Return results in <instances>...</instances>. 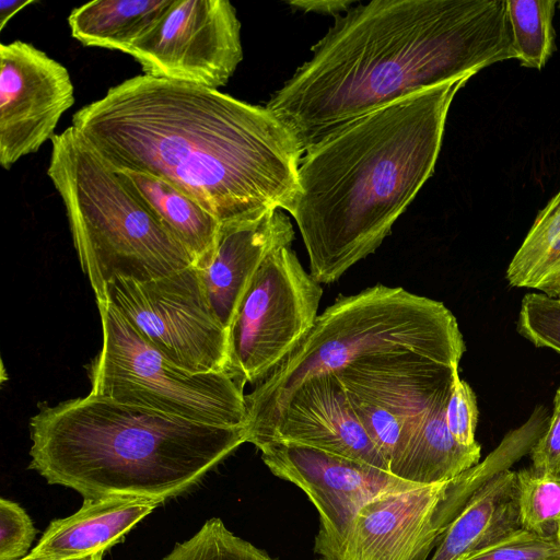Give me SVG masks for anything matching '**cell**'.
Instances as JSON below:
<instances>
[{"label":"cell","instance_id":"obj_1","mask_svg":"<svg viewBox=\"0 0 560 560\" xmlns=\"http://www.w3.org/2000/svg\"><path fill=\"white\" fill-rule=\"evenodd\" d=\"M114 170L170 183L221 223L290 211L303 151L266 106L219 90L129 78L84 105L72 125Z\"/></svg>","mask_w":560,"mask_h":560},{"label":"cell","instance_id":"obj_2","mask_svg":"<svg viewBox=\"0 0 560 560\" xmlns=\"http://www.w3.org/2000/svg\"><path fill=\"white\" fill-rule=\"evenodd\" d=\"M311 50L266 105L303 154L355 118L516 59L505 0H374Z\"/></svg>","mask_w":560,"mask_h":560},{"label":"cell","instance_id":"obj_3","mask_svg":"<svg viewBox=\"0 0 560 560\" xmlns=\"http://www.w3.org/2000/svg\"><path fill=\"white\" fill-rule=\"evenodd\" d=\"M470 78L355 118L304 152L289 213L319 284L338 280L390 233L433 174L452 101Z\"/></svg>","mask_w":560,"mask_h":560},{"label":"cell","instance_id":"obj_4","mask_svg":"<svg viewBox=\"0 0 560 560\" xmlns=\"http://www.w3.org/2000/svg\"><path fill=\"white\" fill-rule=\"evenodd\" d=\"M30 468L84 500L164 502L247 442L246 427L214 425L89 394L30 419Z\"/></svg>","mask_w":560,"mask_h":560},{"label":"cell","instance_id":"obj_5","mask_svg":"<svg viewBox=\"0 0 560 560\" xmlns=\"http://www.w3.org/2000/svg\"><path fill=\"white\" fill-rule=\"evenodd\" d=\"M465 351L457 319L442 302L384 284L341 295L318 315L288 357L245 395L246 431L260 425L295 387L313 376L416 361L458 366Z\"/></svg>","mask_w":560,"mask_h":560},{"label":"cell","instance_id":"obj_6","mask_svg":"<svg viewBox=\"0 0 560 560\" xmlns=\"http://www.w3.org/2000/svg\"><path fill=\"white\" fill-rule=\"evenodd\" d=\"M47 175L60 195L96 302L117 278L148 281L187 268L184 246L73 126L51 139Z\"/></svg>","mask_w":560,"mask_h":560},{"label":"cell","instance_id":"obj_7","mask_svg":"<svg viewBox=\"0 0 560 560\" xmlns=\"http://www.w3.org/2000/svg\"><path fill=\"white\" fill-rule=\"evenodd\" d=\"M102 348L91 394L214 425L247 424L243 387L228 372L191 373L150 343L108 301H97Z\"/></svg>","mask_w":560,"mask_h":560},{"label":"cell","instance_id":"obj_8","mask_svg":"<svg viewBox=\"0 0 560 560\" xmlns=\"http://www.w3.org/2000/svg\"><path fill=\"white\" fill-rule=\"evenodd\" d=\"M320 284L291 246L255 273L229 329L228 373L244 388L261 382L306 337L318 317Z\"/></svg>","mask_w":560,"mask_h":560},{"label":"cell","instance_id":"obj_9","mask_svg":"<svg viewBox=\"0 0 560 560\" xmlns=\"http://www.w3.org/2000/svg\"><path fill=\"white\" fill-rule=\"evenodd\" d=\"M105 300L177 366L228 372L229 330L213 314L196 266L148 281L117 278Z\"/></svg>","mask_w":560,"mask_h":560},{"label":"cell","instance_id":"obj_10","mask_svg":"<svg viewBox=\"0 0 560 560\" xmlns=\"http://www.w3.org/2000/svg\"><path fill=\"white\" fill-rule=\"evenodd\" d=\"M481 486L467 469L450 480L381 495L358 512L341 538L314 550L329 560H427Z\"/></svg>","mask_w":560,"mask_h":560},{"label":"cell","instance_id":"obj_11","mask_svg":"<svg viewBox=\"0 0 560 560\" xmlns=\"http://www.w3.org/2000/svg\"><path fill=\"white\" fill-rule=\"evenodd\" d=\"M144 74L219 90L243 59L241 22L226 0H175L127 52Z\"/></svg>","mask_w":560,"mask_h":560},{"label":"cell","instance_id":"obj_12","mask_svg":"<svg viewBox=\"0 0 560 560\" xmlns=\"http://www.w3.org/2000/svg\"><path fill=\"white\" fill-rule=\"evenodd\" d=\"M270 471L302 489L319 514L314 545L338 540L374 499L419 485L370 464L310 446L267 442L256 446Z\"/></svg>","mask_w":560,"mask_h":560},{"label":"cell","instance_id":"obj_13","mask_svg":"<svg viewBox=\"0 0 560 560\" xmlns=\"http://www.w3.org/2000/svg\"><path fill=\"white\" fill-rule=\"evenodd\" d=\"M74 104L67 68L30 43L0 45V164L9 170L55 136Z\"/></svg>","mask_w":560,"mask_h":560},{"label":"cell","instance_id":"obj_14","mask_svg":"<svg viewBox=\"0 0 560 560\" xmlns=\"http://www.w3.org/2000/svg\"><path fill=\"white\" fill-rule=\"evenodd\" d=\"M247 442L310 446L389 471L334 373L313 376L295 387L260 425L247 431Z\"/></svg>","mask_w":560,"mask_h":560},{"label":"cell","instance_id":"obj_15","mask_svg":"<svg viewBox=\"0 0 560 560\" xmlns=\"http://www.w3.org/2000/svg\"><path fill=\"white\" fill-rule=\"evenodd\" d=\"M293 240L292 223L282 210L221 223L213 258L199 270L212 312L228 330L262 262Z\"/></svg>","mask_w":560,"mask_h":560},{"label":"cell","instance_id":"obj_16","mask_svg":"<svg viewBox=\"0 0 560 560\" xmlns=\"http://www.w3.org/2000/svg\"><path fill=\"white\" fill-rule=\"evenodd\" d=\"M162 503L132 497L84 500L75 513L50 522L25 558L67 560L105 551Z\"/></svg>","mask_w":560,"mask_h":560},{"label":"cell","instance_id":"obj_17","mask_svg":"<svg viewBox=\"0 0 560 560\" xmlns=\"http://www.w3.org/2000/svg\"><path fill=\"white\" fill-rule=\"evenodd\" d=\"M521 528L516 471L508 469L472 495L445 532L431 560H462Z\"/></svg>","mask_w":560,"mask_h":560},{"label":"cell","instance_id":"obj_18","mask_svg":"<svg viewBox=\"0 0 560 560\" xmlns=\"http://www.w3.org/2000/svg\"><path fill=\"white\" fill-rule=\"evenodd\" d=\"M448 397L439 400L410 431L388 464L390 474L410 482L431 485L450 480L480 462V444L463 445L448 430Z\"/></svg>","mask_w":560,"mask_h":560},{"label":"cell","instance_id":"obj_19","mask_svg":"<svg viewBox=\"0 0 560 560\" xmlns=\"http://www.w3.org/2000/svg\"><path fill=\"white\" fill-rule=\"evenodd\" d=\"M115 171L184 246L194 266L205 269L213 258L221 222L162 178L126 170Z\"/></svg>","mask_w":560,"mask_h":560},{"label":"cell","instance_id":"obj_20","mask_svg":"<svg viewBox=\"0 0 560 560\" xmlns=\"http://www.w3.org/2000/svg\"><path fill=\"white\" fill-rule=\"evenodd\" d=\"M175 0H95L68 16L71 35L82 45L125 54L170 10Z\"/></svg>","mask_w":560,"mask_h":560},{"label":"cell","instance_id":"obj_21","mask_svg":"<svg viewBox=\"0 0 560 560\" xmlns=\"http://www.w3.org/2000/svg\"><path fill=\"white\" fill-rule=\"evenodd\" d=\"M505 279L560 302V189L537 213L510 261Z\"/></svg>","mask_w":560,"mask_h":560},{"label":"cell","instance_id":"obj_22","mask_svg":"<svg viewBox=\"0 0 560 560\" xmlns=\"http://www.w3.org/2000/svg\"><path fill=\"white\" fill-rule=\"evenodd\" d=\"M557 0H505L506 18L520 65L540 70L556 51L552 25Z\"/></svg>","mask_w":560,"mask_h":560},{"label":"cell","instance_id":"obj_23","mask_svg":"<svg viewBox=\"0 0 560 560\" xmlns=\"http://www.w3.org/2000/svg\"><path fill=\"white\" fill-rule=\"evenodd\" d=\"M520 520L523 529L540 536H557L560 524V475L532 467L516 471Z\"/></svg>","mask_w":560,"mask_h":560},{"label":"cell","instance_id":"obj_24","mask_svg":"<svg viewBox=\"0 0 560 560\" xmlns=\"http://www.w3.org/2000/svg\"><path fill=\"white\" fill-rule=\"evenodd\" d=\"M162 560H273L265 551L234 535L213 517L188 540L177 544Z\"/></svg>","mask_w":560,"mask_h":560},{"label":"cell","instance_id":"obj_25","mask_svg":"<svg viewBox=\"0 0 560 560\" xmlns=\"http://www.w3.org/2000/svg\"><path fill=\"white\" fill-rule=\"evenodd\" d=\"M346 393L368 436L389 464L410 433L408 425L385 407L351 392Z\"/></svg>","mask_w":560,"mask_h":560},{"label":"cell","instance_id":"obj_26","mask_svg":"<svg viewBox=\"0 0 560 560\" xmlns=\"http://www.w3.org/2000/svg\"><path fill=\"white\" fill-rule=\"evenodd\" d=\"M516 331L537 348L560 354V302L542 293L523 296Z\"/></svg>","mask_w":560,"mask_h":560},{"label":"cell","instance_id":"obj_27","mask_svg":"<svg viewBox=\"0 0 560 560\" xmlns=\"http://www.w3.org/2000/svg\"><path fill=\"white\" fill-rule=\"evenodd\" d=\"M462 560H560V540L521 528Z\"/></svg>","mask_w":560,"mask_h":560},{"label":"cell","instance_id":"obj_28","mask_svg":"<svg viewBox=\"0 0 560 560\" xmlns=\"http://www.w3.org/2000/svg\"><path fill=\"white\" fill-rule=\"evenodd\" d=\"M478 416L475 392L456 372L445 408V420L448 430L458 443L466 446L477 443L475 432Z\"/></svg>","mask_w":560,"mask_h":560},{"label":"cell","instance_id":"obj_29","mask_svg":"<svg viewBox=\"0 0 560 560\" xmlns=\"http://www.w3.org/2000/svg\"><path fill=\"white\" fill-rule=\"evenodd\" d=\"M35 527L27 513L15 502L0 499V560H20L28 551Z\"/></svg>","mask_w":560,"mask_h":560},{"label":"cell","instance_id":"obj_30","mask_svg":"<svg viewBox=\"0 0 560 560\" xmlns=\"http://www.w3.org/2000/svg\"><path fill=\"white\" fill-rule=\"evenodd\" d=\"M528 455L534 470L560 475V386L553 397L552 415L549 417L547 428Z\"/></svg>","mask_w":560,"mask_h":560},{"label":"cell","instance_id":"obj_31","mask_svg":"<svg viewBox=\"0 0 560 560\" xmlns=\"http://www.w3.org/2000/svg\"><path fill=\"white\" fill-rule=\"evenodd\" d=\"M291 7L304 12H316L322 14H337L348 11L353 4L352 0H296L288 2Z\"/></svg>","mask_w":560,"mask_h":560},{"label":"cell","instance_id":"obj_32","mask_svg":"<svg viewBox=\"0 0 560 560\" xmlns=\"http://www.w3.org/2000/svg\"><path fill=\"white\" fill-rule=\"evenodd\" d=\"M34 2V0H1L0 31L5 27L7 23L12 19L14 14Z\"/></svg>","mask_w":560,"mask_h":560},{"label":"cell","instance_id":"obj_33","mask_svg":"<svg viewBox=\"0 0 560 560\" xmlns=\"http://www.w3.org/2000/svg\"><path fill=\"white\" fill-rule=\"evenodd\" d=\"M105 551H98L89 556L80 557V558H73V559H67V560H103V555Z\"/></svg>","mask_w":560,"mask_h":560},{"label":"cell","instance_id":"obj_34","mask_svg":"<svg viewBox=\"0 0 560 560\" xmlns=\"http://www.w3.org/2000/svg\"><path fill=\"white\" fill-rule=\"evenodd\" d=\"M557 538L560 540V524H559L558 532H557Z\"/></svg>","mask_w":560,"mask_h":560},{"label":"cell","instance_id":"obj_35","mask_svg":"<svg viewBox=\"0 0 560 560\" xmlns=\"http://www.w3.org/2000/svg\"><path fill=\"white\" fill-rule=\"evenodd\" d=\"M316 560H329V559L322 557L320 559H316Z\"/></svg>","mask_w":560,"mask_h":560},{"label":"cell","instance_id":"obj_36","mask_svg":"<svg viewBox=\"0 0 560 560\" xmlns=\"http://www.w3.org/2000/svg\"><path fill=\"white\" fill-rule=\"evenodd\" d=\"M20 560H30V559H27V558H25V557H24V558H22V559H20Z\"/></svg>","mask_w":560,"mask_h":560},{"label":"cell","instance_id":"obj_37","mask_svg":"<svg viewBox=\"0 0 560 560\" xmlns=\"http://www.w3.org/2000/svg\"><path fill=\"white\" fill-rule=\"evenodd\" d=\"M558 5H559V8H560V1L558 2Z\"/></svg>","mask_w":560,"mask_h":560}]
</instances>
